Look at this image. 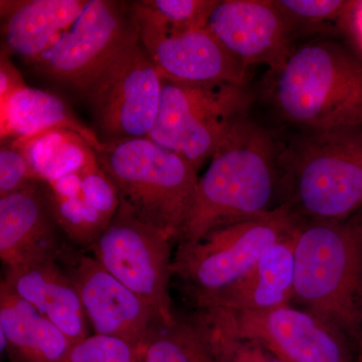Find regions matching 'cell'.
Masks as SVG:
<instances>
[{
    "label": "cell",
    "mask_w": 362,
    "mask_h": 362,
    "mask_svg": "<svg viewBox=\"0 0 362 362\" xmlns=\"http://www.w3.org/2000/svg\"><path fill=\"white\" fill-rule=\"evenodd\" d=\"M281 147L249 118L221 142L199 177L192 211L176 243L199 240L214 228L271 211L278 188Z\"/></svg>",
    "instance_id": "obj_1"
},
{
    "label": "cell",
    "mask_w": 362,
    "mask_h": 362,
    "mask_svg": "<svg viewBox=\"0 0 362 362\" xmlns=\"http://www.w3.org/2000/svg\"><path fill=\"white\" fill-rule=\"evenodd\" d=\"M293 300L357 340L362 337V216L303 220L294 251Z\"/></svg>",
    "instance_id": "obj_2"
},
{
    "label": "cell",
    "mask_w": 362,
    "mask_h": 362,
    "mask_svg": "<svg viewBox=\"0 0 362 362\" xmlns=\"http://www.w3.org/2000/svg\"><path fill=\"white\" fill-rule=\"evenodd\" d=\"M269 78L276 111L300 130L362 125V61L343 45L315 40L294 47Z\"/></svg>",
    "instance_id": "obj_3"
},
{
    "label": "cell",
    "mask_w": 362,
    "mask_h": 362,
    "mask_svg": "<svg viewBox=\"0 0 362 362\" xmlns=\"http://www.w3.org/2000/svg\"><path fill=\"white\" fill-rule=\"evenodd\" d=\"M281 206L303 220H345L362 207V125L300 130L279 154Z\"/></svg>",
    "instance_id": "obj_4"
},
{
    "label": "cell",
    "mask_w": 362,
    "mask_h": 362,
    "mask_svg": "<svg viewBox=\"0 0 362 362\" xmlns=\"http://www.w3.org/2000/svg\"><path fill=\"white\" fill-rule=\"evenodd\" d=\"M96 153L120 206L176 242L194 204L199 177L194 165L149 138L107 143Z\"/></svg>",
    "instance_id": "obj_5"
},
{
    "label": "cell",
    "mask_w": 362,
    "mask_h": 362,
    "mask_svg": "<svg viewBox=\"0 0 362 362\" xmlns=\"http://www.w3.org/2000/svg\"><path fill=\"white\" fill-rule=\"evenodd\" d=\"M302 221L280 206L263 216L214 228L199 240L177 243L173 278L194 306L233 284L269 247L292 235Z\"/></svg>",
    "instance_id": "obj_6"
},
{
    "label": "cell",
    "mask_w": 362,
    "mask_h": 362,
    "mask_svg": "<svg viewBox=\"0 0 362 362\" xmlns=\"http://www.w3.org/2000/svg\"><path fill=\"white\" fill-rule=\"evenodd\" d=\"M252 102L247 86L185 84L162 78L160 107L148 138L180 154L199 171L247 117Z\"/></svg>",
    "instance_id": "obj_7"
},
{
    "label": "cell",
    "mask_w": 362,
    "mask_h": 362,
    "mask_svg": "<svg viewBox=\"0 0 362 362\" xmlns=\"http://www.w3.org/2000/svg\"><path fill=\"white\" fill-rule=\"evenodd\" d=\"M93 129L102 143L148 138L156 125L162 78L137 28L86 88Z\"/></svg>",
    "instance_id": "obj_8"
},
{
    "label": "cell",
    "mask_w": 362,
    "mask_h": 362,
    "mask_svg": "<svg viewBox=\"0 0 362 362\" xmlns=\"http://www.w3.org/2000/svg\"><path fill=\"white\" fill-rule=\"evenodd\" d=\"M173 240L142 223L122 206L86 251L146 302L161 320L170 323L176 313L171 300Z\"/></svg>",
    "instance_id": "obj_9"
},
{
    "label": "cell",
    "mask_w": 362,
    "mask_h": 362,
    "mask_svg": "<svg viewBox=\"0 0 362 362\" xmlns=\"http://www.w3.org/2000/svg\"><path fill=\"white\" fill-rule=\"evenodd\" d=\"M135 30L131 4L87 0L73 25L30 65L42 77L83 94Z\"/></svg>",
    "instance_id": "obj_10"
},
{
    "label": "cell",
    "mask_w": 362,
    "mask_h": 362,
    "mask_svg": "<svg viewBox=\"0 0 362 362\" xmlns=\"http://www.w3.org/2000/svg\"><path fill=\"white\" fill-rule=\"evenodd\" d=\"M206 310L233 334L256 340L283 361L356 362L342 331L290 304L262 311Z\"/></svg>",
    "instance_id": "obj_11"
},
{
    "label": "cell",
    "mask_w": 362,
    "mask_h": 362,
    "mask_svg": "<svg viewBox=\"0 0 362 362\" xmlns=\"http://www.w3.org/2000/svg\"><path fill=\"white\" fill-rule=\"evenodd\" d=\"M76 290L94 334L141 344L160 317L109 273L90 252L71 247L59 259Z\"/></svg>",
    "instance_id": "obj_12"
},
{
    "label": "cell",
    "mask_w": 362,
    "mask_h": 362,
    "mask_svg": "<svg viewBox=\"0 0 362 362\" xmlns=\"http://www.w3.org/2000/svg\"><path fill=\"white\" fill-rule=\"evenodd\" d=\"M137 33L162 78L185 84L247 86L249 68L207 28L180 33L137 28Z\"/></svg>",
    "instance_id": "obj_13"
},
{
    "label": "cell",
    "mask_w": 362,
    "mask_h": 362,
    "mask_svg": "<svg viewBox=\"0 0 362 362\" xmlns=\"http://www.w3.org/2000/svg\"><path fill=\"white\" fill-rule=\"evenodd\" d=\"M71 247L54 216L47 182L32 181L0 197V259L4 266L59 262Z\"/></svg>",
    "instance_id": "obj_14"
},
{
    "label": "cell",
    "mask_w": 362,
    "mask_h": 362,
    "mask_svg": "<svg viewBox=\"0 0 362 362\" xmlns=\"http://www.w3.org/2000/svg\"><path fill=\"white\" fill-rule=\"evenodd\" d=\"M207 28L247 68L284 65L293 40L284 18L273 0H220Z\"/></svg>",
    "instance_id": "obj_15"
},
{
    "label": "cell",
    "mask_w": 362,
    "mask_h": 362,
    "mask_svg": "<svg viewBox=\"0 0 362 362\" xmlns=\"http://www.w3.org/2000/svg\"><path fill=\"white\" fill-rule=\"evenodd\" d=\"M298 228L269 247L233 284L197 302L194 305L195 310L220 308L235 312L262 311L289 304L294 293Z\"/></svg>",
    "instance_id": "obj_16"
},
{
    "label": "cell",
    "mask_w": 362,
    "mask_h": 362,
    "mask_svg": "<svg viewBox=\"0 0 362 362\" xmlns=\"http://www.w3.org/2000/svg\"><path fill=\"white\" fill-rule=\"evenodd\" d=\"M1 281L58 326L71 341L90 335V324L77 290L58 261L47 259L6 267Z\"/></svg>",
    "instance_id": "obj_17"
},
{
    "label": "cell",
    "mask_w": 362,
    "mask_h": 362,
    "mask_svg": "<svg viewBox=\"0 0 362 362\" xmlns=\"http://www.w3.org/2000/svg\"><path fill=\"white\" fill-rule=\"evenodd\" d=\"M1 52L30 65L68 30L87 0H1Z\"/></svg>",
    "instance_id": "obj_18"
},
{
    "label": "cell",
    "mask_w": 362,
    "mask_h": 362,
    "mask_svg": "<svg viewBox=\"0 0 362 362\" xmlns=\"http://www.w3.org/2000/svg\"><path fill=\"white\" fill-rule=\"evenodd\" d=\"M1 350L11 362H63L73 341L0 282Z\"/></svg>",
    "instance_id": "obj_19"
},
{
    "label": "cell",
    "mask_w": 362,
    "mask_h": 362,
    "mask_svg": "<svg viewBox=\"0 0 362 362\" xmlns=\"http://www.w3.org/2000/svg\"><path fill=\"white\" fill-rule=\"evenodd\" d=\"M58 128L75 131L96 152L103 149L105 144L95 130L85 125L61 97L51 92L26 86L0 102L1 141L30 137Z\"/></svg>",
    "instance_id": "obj_20"
},
{
    "label": "cell",
    "mask_w": 362,
    "mask_h": 362,
    "mask_svg": "<svg viewBox=\"0 0 362 362\" xmlns=\"http://www.w3.org/2000/svg\"><path fill=\"white\" fill-rule=\"evenodd\" d=\"M9 141L25 154L35 177L45 182L78 173L98 162L95 149L73 130L58 128Z\"/></svg>",
    "instance_id": "obj_21"
},
{
    "label": "cell",
    "mask_w": 362,
    "mask_h": 362,
    "mask_svg": "<svg viewBox=\"0 0 362 362\" xmlns=\"http://www.w3.org/2000/svg\"><path fill=\"white\" fill-rule=\"evenodd\" d=\"M142 362H218L206 331L194 316L158 320L139 345Z\"/></svg>",
    "instance_id": "obj_22"
},
{
    "label": "cell",
    "mask_w": 362,
    "mask_h": 362,
    "mask_svg": "<svg viewBox=\"0 0 362 362\" xmlns=\"http://www.w3.org/2000/svg\"><path fill=\"white\" fill-rule=\"evenodd\" d=\"M220 0H143L131 2L136 28L180 33L206 28Z\"/></svg>",
    "instance_id": "obj_23"
},
{
    "label": "cell",
    "mask_w": 362,
    "mask_h": 362,
    "mask_svg": "<svg viewBox=\"0 0 362 362\" xmlns=\"http://www.w3.org/2000/svg\"><path fill=\"white\" fill-rule=\"evenodd\" d=\"M293 40L310 35H342L350 0H273Z\"/></svg>",
    "instance_id": "obj_24"
},
{
    "label": "cell",
    "mask_w": 362,
    "mask_h": 362,
    "mask_svg": "<svg viewBox=\"0 0 362 362\" xmlns=\"http://www.w3.org/2000/svg\"><path fill=\"white\" fill-rule=\"evenodd\" d=\"M49 194L54 216L66 240L74 247L87 250L109 225L86 201L83 190L76 197H56L51 192Z\"/></svg>",
    "instance_id": "obj_25"
},
{
    "label": "cell",
    "mask_w": 362,
    "mask_h": 362,
    "mask_svg": "<svg viewBox=\"0 0 362 362\" xmlns=\"http://www.w3.org/2000/svg\"><path fill=\"white\" fill-rule=\"evenodd\" d=\"M194 316L206 331L218 362H285L256 340L233 334L209 310H197Z\"/></svg>",
    "instance_id": "obj_26"
},
{
    "label": "cell",
    "mask_w": 362,
    "mask_h": 362,
    "mask_svg": "<svg viewBox=\"0 0 362 362\" xmlns=\"http://www.w3.org/2000/svg\"><path fill=\"white\" fill-rule=\"evenodd\" d=\"M63 362H142L139 345L122 338L93 334L74 342Z\"/></svg>",
    "instance_id": "obj_27"
},
{
    "label": "cell",
    "mask_w": 362,
    "mask_h": 362,
    "mask_svg": "<svg viewBox=\"0 0 362 362\" xmlns=\"http://www.w3.org/2000/svg\"><path fill=\"white\" fill-rule=\"evenodd\" d=\"M78 175L82 180L86 201L110 223L120 206L115 185L99 165V162L78 171Z\"/></svg>",
    "instance_id": "obj_28"
},
{
    "label": "cell",
    "mask_w": 362,
    "mask_h": 362,
    "mask_svg": "<svg viewBox=\"0 0 362 362\" xmlns=\"http://www.w3.org/2000/svg\"><path fill=\"white\" fill-rule=\"evenodd\" d=\"M37 180L33 175L28 159L9 140L1 141L0 147V197H6Z\"/></svg>",
    "instance_id": "obj_29"
},
{
    "label": "cell",
    "mask_w": 362,
    "mask_h": 362,
    "mask_svg": "<svg viewBox=\"0 0 362 362\" xmlns=\"http://www.w3.org/2000/svg\"><path fill=\"white\" fill-rule=\"evenodd\" d=\"M342 35L354 47L362 61V0H350L342 23Z\"/></svg>",
    "instance_id": "obj_30"
},
{
    "label": "cell",
    "mask_w": 362,
    "mask_h": 362,
    "mask_svg": "<svg viewBox=\"0 0 362 362\" xmlns=\"http://www.w3.org/2000/svg\"><path fill=\"white\" fill-rule=\"evenodd\" d=\"M26 87L23 76L18 70L11 56L1 52L0 54V102L6 101L16 90Z\"/></svg>",
    "instance_id": "obj_31"
},
{
    "label": "cell",
    "mask_w": 362,
    "mask_h": 362,
    "mask_svg": "<svg viewBox=\"0 0 362 362\" xmlns=\"http://www.w3.org/2000/svg\"><path fill=\"white\" fill-rule=\"evenodd\" d=\"M357 343V356L356 362H362V337L356 341Z\"/></svg>",
    "instance_id": "obj_32"
}]
</instances>
